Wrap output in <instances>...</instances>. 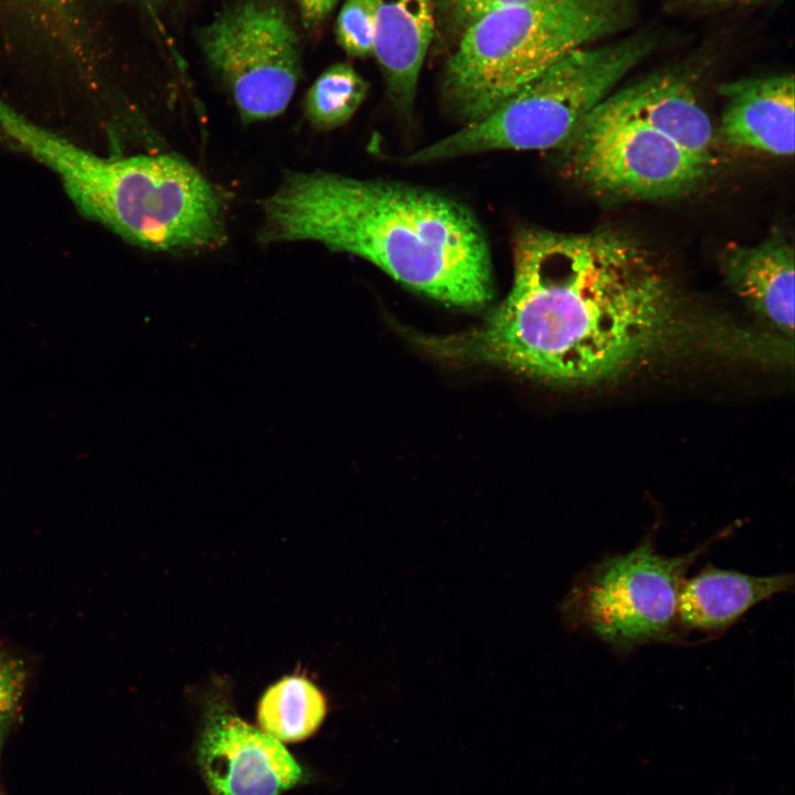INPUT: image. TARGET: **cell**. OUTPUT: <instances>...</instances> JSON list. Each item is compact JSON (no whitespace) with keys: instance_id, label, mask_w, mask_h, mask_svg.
<instances>
[{"instance_id":"5","label":"cell","mask_w":795,"mask_h":795,"mask_svg":"<svg viewBox=\"0 0 795 795\" xmlns=\"http://www.w3.org/2000/svg\"><path fill=\"white\" fill-rule=\"evenodd\" d=\"M651 45L646 36L635 35L576 50L486 116L418 150L409 160L417 163L489 150L560 148Z\"/></svg>"},{"instance_id":"10","label":"cell","mask_w":795,"mask_h":795,"mask_svg":"<svg viewBox=\"0 0 795 795\" xmlns=\"http://www.w3.org/2000/svg\"><path fill=\"white\" fill-rule=\"evenodd\" d=\"M793 591V573L757 576L707 564L680 585L677 626L683 638L692 632L714 638L756 604Z\"/></svg>"},{"instance_id":"14","label":"cell","mask_w":795,"mask_h":795,"mask_svg":"<svg viewBox=\"0 0 795 795\" xmlns=\"http://www.w3.org/2000/svg\"><path fill=\"white\" fill-rule=\"evenodd\" d=\"M722 267L732 289L773 327L794 330V248L780 234L724 251Z\"/></svg>"},{"instance_id":"19","label":"cell","mask_w":795,"mask_h":795,"mask_svg":"<svg viewBox=\"0 0 795 795\" xmlns=\"http://www.w3.org/2000/svg\"><path fill=\"white\" fill-rule=\"evenodd\" d=\"M338 0H296L303 24L308 31H316L330 14Z\"/></svg>"},{"instance_id":"18","label":"cell","mask_w":795,"mask_h":795,"mask_svg":"<svg viewBox=\"0 0 795 795\" xmlns=\"http://www.w3.org/2000/svg\"><path fill=\"white\" fill-rule=\"evenodd\" d=\"M531 0H434L435 19L457 35L489 12Z\"/></svg>"},{"instance_id":"13","label":"cell","mask_w":795,"mask_h":795,"mask_svg":"<svg viewBox=\"0 0 795 795\" xmlns=\"http://www.w3.org/2000/svg\"><path fill=\"white\" fill-rule=\"evenodd\" d=\"M435 29L434 0H380L373 53L394 106L407 114Z\"/></svg>"},{"instance_id":"12","label":"cell","mask_w":795,"mask_h":795,"mask_svg":"<svg viewBox=\"0 0 795 795\" xmlns=\"http://www.w3.org/2000/svg\"><path fill=\"white\" fill-rule=\"evenodd\" d=\"M611 96L629 115L708 166L712 163L711 120L686 80L671 73L654 74Z\"/></svg>"},{"instance_id":"17","label":"cell","mask_w":795,"mask_h":795,"mask_svg":"<svg viewBox=\"0 0 795 795\" xmlns=\"http://www.w3.org/2000/svg\"><path fill=\"white\" fill-rule=\"evenodd\" d=\"M380 0H346L336 22V38L353 57L373 53Z\"/></svg>"},{"instance_id":"1","label":"cell","mask_w":795,"mask_h":795,"mask_svg":"<svg viewBox=\"0 0 795 795\" xmlns=\"http://www.w3.org/2000/svg\"><path fill=\"white\" fill-rule=\"evenodd\" d=\"M512 253V287L485 324L420 344L443 359L576 384L627 370L670 325L669 283L644 248L617 232L523 229Z\"/></svg>"},{"instance_id":"22","label":"cell","mask_w":795,"mask_h":795,"mask_svg":"<svg viewBox=\"0 0 795 795\" xmlns=\"http://www.w3.org/2000/svg\"><path fill=\"white\" fill-rule=\"evenodd\" d=\"M17 706L6 699H0V728Z\"/></svg>"},{"instance_id":"16","label":"cell","mask_w":795,"mask_h":795,"mask_svg":"<svg viewBox=\"0 0 795 795\" xmlns=\"http://www.w3.org/2000/svg\"><path fill=\"white\" fill-rule=\"evenodd\" d=\"M368 83L348 63L325 70L309 87L304 112L317 130H331L346 124L367 96Z\"/></svg>"},{"instance_id":"2","label":"cell","mask_w":795,"mask_h":795,"mask_svg":"<svg viewBox=\"0 0 795 795\" xmlns=\"http://www.w3.org/2000/svg\"><path fill=\"white\" fill-rule=\"evenodd\" d=\"M262 211L264 244L317 242L364 258L449 305L478 307L492 297L490 254L476 219L432 191L322 171L289 172Z\"/></svg>"},{"instance_id":"8","label":"cell","mask_w":795,"mask_h":795,"mask_svg":"<svg viewBox=\"0 0 795 795\" xmlns=\"http://www.w3.org/2000/svg\"><path fill=\"white\" fill-rule=\"evenodd\" d=\"M200 44L243 121L267 120L287 108L300 55L296 30L278 2H234L203 28Z\"/></svg>"},{"instance_id":"15","label":"cell","mask_w":795,"mask_h":795,"mask_svg":"<svg viewBox=\"0 0 795 795\" xmlns=\"http://www.w3.org/2000/svg\"><path fill=\"white\" fill-rule=\"evenodd\" d=\"M327 712L325 697L303 677H285L262 697L257 720L261 730L279 742H298L312 735Z\"/></svg>"},{"instance_id":"21","label":"cell","mask_w":795,"mask_h":795,"mask_svg":"<svg viewBox=\"0 0 795 795\" xmlns=\"http://www.w3.org/2000/svg\"><path fill=\"white\" fill-rule=\"evenodd\" d=\"M690 2L704 4V6H720V4H753L761 3L768 0H689Z\"/></svg>"},{"instance_id":"20","label":"cell","mask_w":795,"mask_h":795,"mask_svg":"<svg viewBox=\"0 0 795 795\" xmlns=\"http://www.w3.org/2000/svg\"><path fill=\"white\" fill-rule=\"evenodd\" d=\"M36 4L42 6L53 14L68 18L80 0H33Z\"/></svg>"},{"instance_id":"3","label":"cell","mask_w":795,"mask_h":795,"mask_svg":"<svg viewBox=\"0 0 795 795\" xmlns=\"http://www.w3.org/2000/svg\"><path fill=\"white\" fill-rule=\"evenodd\" d=\"M0 132L51 169L78 210L130 244L204 252L227 239L221 193L177 153L100 157L38 126L0 98Z\"/></svg>"},{"instance_id":"9","label":"cell","mask_w":795,"mask_h":795,"mask_svg":"<svg viewBox=\"0 0 795 795\" xmlns=\"http://www.w3.org/2000/svg\"><path fill=\"white\" fill-rule=\"evenodd\" d=\"M198 763L212 795H280L303 778L282 742L225 712L209 717Z\"/></svg>"},{"instance_id":"4","label":"cell","mask_w":795,"mask_h":795,"mask_svg":"<svg viewBox=\"0 0 795 795\" xmlns=\"http://www.w3.org/2000/svg\"><path fill=\"white\" fill-rule=\"evenodd\" d=\"M634 0H531L481 17L458 39L442 91L454 115L475 121L570 53L630 21Z\"/></svg>"},{"instance_id":"11","label":"cell","mask_w":795,"mask_h":795,"mask_svg":"<svg viewBox=\"0 0 795 795\" xmlns=\"http://www.w3.org/2000/svg\"><path fill=\"white\" fill-rule=\"evenodd\" d=\"M793 75L739 80L724 84L727 98L720 134L735 147L777 157L794 155L795 95Z\"/></svg>"},{"instance_id":"6","label":"cell","mask_w":795,"mask_h":795,"mask_svg":"<svg viewBox=\"0 0 795 795\" xmlns=\"http://www.w3.org/2000/svg\"><path fill=\"white\" fill-rule=\"evenodd\" d=\"M723 537L668 556L647 536L627 552L602 556L577 574L562 601L564 626L624 657L647 645L683 643L676 622L680 585L689 568Z\"/></svg>"},{"instance_id":"7","label":"cell","mask_w":795,"mask_h":795,"mask_svg":"<svg viewBox=\"0 0 795 795\" xmlns=\"http://www.w3.org/2000/svg\"><path fill=\"white\" fill-rule=\"evenodd\" d=\"M561 149L562 168L592 191L657 199L689 191L710 166L605 97Z\"/></svg>"}]
</instances>
